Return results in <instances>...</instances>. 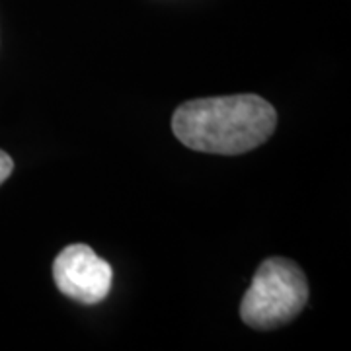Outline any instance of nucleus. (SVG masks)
<instances>
[{"label": "nucleus", "instance_id": "3", "mask_svg": "<svg viewBox=\"0 0 351 351\" xmlns=\"http://www.w3.org/2000/svg\"><path fill=\"white\" fill-rule=\"evenodd\" d=\"M53 279L64 297L80 304H96L110 295L113 271L90 246L73 244L57 256Z\"/></svg>", "mask_w": 351, "mask_h": 351}, {"label": "nucleus", "instance_id": "4", "mask_svg": "<svg viewBox=\"0 0 351 351\" xmlns=\"http://www.w3.org/2000/svg\"><path fill=\"white\" fill-rule=\"evenodd\" d=\"M14 170V162L12 158L6 154L4 151H0V184L8 178V176L12 174Z\"/></svg>", "mask_w": 351, "mask_h": 351}, {"label": "nucleus", "instance_id": "2", "mask_svg": "<svg viewBox=\"0 0 351 351\" xmlns=\"http://www.w3.org/2000/svg\"><path fill=\"white\" fill-rule=\"evenodd\" d=\"M308 301V283L302 269L285 258H269L258 267L246 291L240 316L256 330H274L291 322Z\"/></svg>", "mask_w": 351, "mask_h": 351}, {"label": "nucleus", "instance_id": "1", "mask_svg": "<svg viewBox=\"0 0 351 351\" xmlns=\"http://www.w3.org/2000/svg\"><path fill=\"white\" fill-rule=\"evenodd\" d=\"M277 113L256 94L201 98L182 104L172 117L174 135L188 149L209 154H242L276 131Z\"/></svg>", "mask_w": 351, "mask_h": 351}]
</instances>
